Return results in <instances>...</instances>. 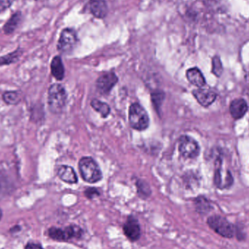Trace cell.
I'll list each match as a JSON object with an SVG mask.
<instances>
[{"instance_id": "cell-1", "label": "cell", "mask_w": 249, "mask_h": 249, "mask_svg": "<svg viewBox=\"0 0 249 249\" xmlns=\"http://www.w3.org/2000/svg\"><path fill=\"white\" fill-rule=\"evenodd\" d=\"M79 170L83 180L88 183H96L102 179L101 170L92 157H82L79 161Z\"/></svg>"}, {"instance_id": "cell-2", "label": "cell", "mask_w": 249, "mask_h": 249, "mask_svg": "<svg viewBox=\"0 0 249 249\" xmlns=\"http://www.w3.org/2000/svg\"><path fill=\"white\" fill-rule=\"evenodd\" d=\"M67 94L64 86L53 84L48 89V103L49 109L53 114H59L66 102Z\"/></svg>"}, {"instance_id": "cell-3", "label": "cell", "mask_w": 249, "mask_h": 249, "mask_svg": "<svg viewBox=\"0 0 249 249\" xmlns=\"http://www.w3.org/2000/svg\"><path fill=\"white\" fill-rule=\"evenodd\" d=\"M207 224L213 231L221 237L232 238L237 234V227L221 216H211L207 219Z\"/></svg>"}, {"instance_id": "cell-4", "label": "cell", "mask_w": 249, "mask_h": 249, "mask_svg": "<svg viewBox=\"0 0 249 249\" xmlns=\"http://www.w3.org/2000/svg\"><path fill=\"white\" fill-rule=\"evenodd\" d=\"M130 125L137 131H144L149 127V119L144 108L138 103H133L129 108Z\"/></svg>"}, {"instance_id": "cell-5", "label": "cell", "mask_w": 249, "mask_h": 249, "mask_svg": "<svg viewBox=\"0 0 249 249\" xmlns=\"http://www.w3.org/2000/svg\"><path fill=\"white\" fill-rule=\"evenodd\" d=\"M78 35L72 28H65L61 31L57 44V49L62 54H69L78 43Z\"/></svg>"}, {"instance_id": "cell-6", "label": "cell", "mask_w": 249, "mask_h": 249, "mask_svg": "<svg viewBox=\"0 0 249 249\" xmlns=\"http://www.w3.org/2000/svg\"><path fill=\"white\" fill-rule=\"evenodd\" d=\"M83 234V230L77 225H70L64 229L52 227L48 230L49 237L58 241H67L73 238H80Z\"/></svg>"}, {"instance_id": "cell-7", "label": "cell", "mask_w": 249, "mask_h": 249, "mask_svg": "<svg viewBox=\"0 0 249 249\" xmlns=\"http://www.w3.org/2000/svg\"><path fill=\"white\" fill-rule=\"evenodd\" d=\"M179 151L185 158L195 159L199 155L200 148L198 142L192 137L182 135L179 138Z\"/></svg>"}, {"instance_id": "cell-8", "label": "cell", "mask_w": 249, "mask_h": 249, "mask_svg": "<svg viewBox=\"0 0 249 249\" xmlns=\"http://www.w3.org/2000/svg\"><path fill=\"white\" fill-rule=\"evenodd\" d=\"M118 78L114 72L104 73L96 81V88L100 94L106 95L115 87Z\"/></svg>"}, {"instance_id": "cell-9", "label": "cell", "mask_w": 249, "mask_h": 249, "mask_svg": "<svg viewBox=\"0 0 249 249\" xmlns=\"http://www.w3.org/2000/svg\"><path fill=\"white\" fill-rule=\"evenodd\" d=\"M122 230L125 235L131 241H136L141 237V227H140L139 223L137 218L133 216H129L128 217L122 227Z\"/></svg>"}, {"instance_id": "cell-10", "label": "cell", "mask_w": 249, "mask_h": 249, "mask_svg": "<svg viewBox=\"0 0 249 249\" xmlns=\"http://www.w3.org/2000/svg\"><path fill=\"white\" fill-rule=\"evenodd\" d=\"M233 178L228 170H224L221 167L216 170L214 175V184L220 189H228L232 185Z\"/></svg>"}, {"instance_id": "cell-11", "label": "cell", "mask_w": 249, "mask_h": 249, "mask_svg": "<svg viewBox=\"0 0 249 249\" xmlns=\"http://www.w3.org/2000/svg\"><path fill=\"white\" fill-rule=\"evenodd\" d=\"M192 94L198 103L204 107H208L212 104L216 99V93L207 89H196L192 91Z\"/></svg>"}, {"instance_id": "cell-12", "label": "cell", "mask_w": 249, "mask_h": 249, "mask_svg": "<svg viewBox=\"0 0 249 249\" xmlns=\"http://www.w3.org/2000/svg\"><path fill=\"white\" fill-rule=\"evenodd\" d=\"M89 10L96 18H105L108 14V5L106 0H89Z\"/></svg>"}, {"instance_id": "cell-13", "label": "cell", "mask_w": 249, "mask_h": 249, "mask_svg": "<svg viewBox=\"0 0 249 249\" xmlns=\"http://www.w3.org/2000/svg\"><path fill=\"white\" fill-rule=\"evenodd\" d=\"M249 109L247 103L243 99L233 100L230 103V112L234 119H238L243 117Z\"/></svg>"}, {"instance_id": "cell-14", "label": "cell", "mask_w": 249, "mask_h": 249, "mask_svg": "<svg viewBox=\"0 0 249 249\" xmlns=\"http://www.w3.org/2000/svg\"><path fill=\"white\" fill-rule=\"evenodd\" d=\"M58 176L63 182L68 183H77L78 182L77 174L72 167L68 166H61L58 169Z\"/></svg>"}, {"instance_id": "cell-15", "label": "cell", "mask_w": 249, "mask_h": 249, "mask_svg": "<svg viewBox=\"0 0 249 249\" xmlns=\"http://www.w3.org/2000/svg\"><path fill=\"white\" fill-rule=\"evenodd\" d=\"M186 77H187L188 81L198 87H202L205 85L206 81H205V77L202 75V72L199 68H191L186 71Z\"/></svg>"}, {"instance_id": "cell-16", "label": "cell", "mask_w": 249, "mask_h": 249, "mask_svg": "<svg viewBox=\"0 0 249 249\" xmlns=\"http://www.w3.org/2000/svg\"><path fill=\"white\" fill-rule=\"evenodd\" d=\"M50 68L52 75L57 80H62L64 79L65 69H64V64H63L61 57L57 55L52 58V61H51Z\"/></svg>"}, {"instance_id": "cell-17", "label": "cell", "mask_w": 249, "mask_h": 249, "mask_svg": "<svg viewBox=\"0 0 249 249\" xmlns=\"http://www.w3.org/2000/svg\"><path fill=\"white\" fill-rule=\"evenodd\" d=\"M22 20V14L20 12H16L14 14L12 15L11 17H10L7 23L4 24L3 27L4 33L7 34H10L13 33L16 30L19 25L20 24V22Z\"/></svg>"}, {"instance_id": "cell-18", "label": "cell", "mask_w": 249, "mask_h": 249, "mask_svg": "<svg viewBox=\"0 0 249 249\" xmlns=\"http://www.w3.org/2000/svg\"><path fill=\"white\" fill-rule=\"evenodd\" d=\"M195 208L199 214H205L211 211V207L209 201L205 197L199 196L195 200Z\"/></svg>"}, {"instance_id": "cell-19", "label": "cell", "mask_w": 249, "mask_h": 249, "mask_svg": "<svg viewBox=\"0 0 249 249\" xmlns=\"http://www.w3.org/2000/svg\"><path fill=\"white\" fill-rule=\"evenodd\" d=\"M90 105L93 109L100 114L102 117L106 118L109 116V113H110V107L107 103L100 101L97 99H93L90 103Z\"/></svg>"}, {"instance_id": "cell-20", "label": "cell", "mask_w": 249, "mask_h": 249, "mask_svg": "<svg viewBox=\"0 0 249 249\" xmlns=\"http://www.w3.org/2000/svg\"><path fill=\"white\" fill-rule=\"evenodd\" d=\"M21 53L22 51L18 49L4 56L0 57V66L10 65L13 63H16V61H18Z\"/></svg>"}, {"instance_id": "cell-21", "label": "cell", "mask_w": 249, "mask_h": 249, "mask_svg": "<svg viewBox=\"0 0 249 249\" xmlns=\"http://www.w3.org/2000/svg\"><path fill=\"white\" fill-rule=\"evenodd\" d=\"M135 185L137 186V192H138V195L141 198L145 199L151 195V189H150L149 186L147 182L139 179V180L137 181Z\"/></svg>"}, {"instance_id": "cell-22", "label": "cell", "mask_w": 249, "mask_h": 249, "mask_svg": "<svg viewBox=\"0 0 249 249\" xmlns=\"http://www.w3.org/2000/svg\"><path fill=\"white\" fill-rule=\"evenodd\" d=\"M151 101L154 105V109L157 112H160V108L165 99V93L161 90H155L151 93Z\"/></svg>"}, {"instance_id": "cell-23", "label": "cell", "mask_w": 249, "mask_h": 249, "mask_svg": "<svg viewBox=\"0 0 249 249\" xmlns=\"http://www.w3.org/2000/svg\"><path fill=\"white\" fill-rule=\"evenodd\" d=\"M3 100L8 105H16L20 100V95L16 91H7L3 94Z\"/></svg>"}, {"instance_id": "cell-24", "label": "cell", "mask_w": 249, "mask_h": 249, "mask_svg": "<svg viewBox=\"0 0 249 249\" xmlns=\"http://www.w3.org/2000/svg\"><path fill=\"white\" fill-rule=\"evenodd\" d=\"M223 66L219 57L214 56L212 60V72L216 77H219L222 74Z\"/></svg>"}, {"instance_id": "cell-25", "label": "cell", "mask_w": 249, "mask_h": 249, "mask_svg": "<svg viewBox=\"0 0 249 249\" xmlns=\"http://www.w3.org/2000/svg\"><path fill=\"white\" fill-rule=\"evenodd\" d=\"M84 195H85L88 199H93V198L99 196V195H100V192H99V191L96 188H87V189L84 191Z\"/></svg>"}, {"instance_id": "cell-26", "label": "cell", "mask_w": 249, "mask_h": 249, "mask_svg": "<svg viewBox=\"0 0 249 249\" xmlns=\"http://www.w3.org/2000/svg\"><path fill=\"white\" fill-rule=\"evenodd\" d=\"M14 0H0V13L10 8Z\"/></svg>"}, {"instance_id": "cell-27", "label": "cell", "mask_w": 249, "mask_h": 249, "mask_svg": "<svg viewBox=\"0 0 249 249\" xmlns=\"http://www.w3.org/2000/svg\"><path fill=\"white\" fill-rule=\"evenodd\" d=\"M25 249H43V248L40 245L36 243H28Z\"/></svg>"}, {"instance_id": "cell-28", "label": "cell", "mask_w": 249, "mask_h": 249, "mask_svg": "<svg viewBox=\"0 0 249 249\" xmlns=\"http://www.w3.org/2000/svg\"><path fill=\"white\" fill-rule=\"evenodd\" d=\"M5 178L0 175V191L5 186Z\"/></svg>"}, {"instance_id": "cell-29", "label": "cell", "mask_w": 249, "mask_h": 249, "mask_svg": "<svg viewBox=\"0 0 249 249\" xmlns=\"http://www.w3.org/2000/svg\"><path fill=\"white\" fill-rule=\"evenodd\" d=\"M1 216H2V211H1V208H0V219H1Z\"/></svg>"}]
</instances>
